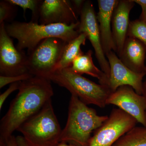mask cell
<instances>
[{"label": "cell", "instance_id": "cell-1", "mask_svg": "<svg viewBox=\"0 0 146 146\" xmlns=\"http://www.w3.org/2000/svg\"><path fill=\"white\" fill-rule=\"evenodd\" d=\"M51 82L33 76L21 82L18 94L0 124V145L13 135L23 124L39 112L54 95Z\"/></svg>", "mask_w": 146, "mask_h": 146}, {"label": "cell", "instance_id": "cell-2", "mask_svg": "<svg viewBox=\"0 0 146 146\" xmlns=\"http://www.w3.org/2000/svg\"><path fill=\"white\" fill-rule=\"evenodd\" d=\"M108 116L99 115L77 97L72 95L69 103L68 120L62 129L60 142L76 146H89L93 131L99 128Z\"/></svg>", "mask_w": 146, "mask_h": 146}, {"label": "cell", "instance_id": "cell-3", "mask_svg": "<svg viewBox=\"0 0 146 146\" xmlns=\"http://www.w3.org/2000/svg\"><path fill=\"white\" fill-rule=\"evenodd\" d=\"M79 25V21L70 25L16 21L5 25V29L10 37L18 40L17 48L20 51L27 49L29 53L44 39L50 37H57L70 42L79 35L78 31Z\"/></svg>", "mask_w": 146, "mask_h": 146}, {"label": "cell", "instance_id": "cell-4", "mask_svg": "<svg viewBox=\"0 0 146 146\" xmlns=\"http://www.w3.org/2000/svg\"><path fill=\"white\" fill-rule=\"evenodd\" d=\"M17 131L22 133L31 146H56L59 144L62 129L55 114L51 99Z\"/></svg>", "mask_w": 146, "mask_h": 146}, {"label": "cell", "instance_id": "cell-5", "mask_svg": "<svg viewBox=\"0 0 146 146\" xmlns=\"http://www.w3.org/2000/svg\"><path fill=\"white\" fill-rule=\"evenodd\" d=\"M47 79L67 89L87 105L104 108L107 106V100L112 93L108 86L95 83L74 72L70 68L55 71Z\"/></svg>", "mask_w": 146, "mask_h": 146}, {"label": "cell", "instance_id": "cell-6", "mask_svg": "<svg viewBox=\"0 0 146 146\" xmlns=\"http://www.w3.org/2000/svg\"><path fill=\"white\" fill-rule=\"evenodd\" d=\"M67 43L63 39L54 37L42 41L27 54L29 72L33 76L47 79L55 72Z\"/></svg>", "mask_w": 146, "mask_h": 146}, {"label": "cell", "instance_id": "cell-7", "mask_svg": "<svg viewBox=\"0 0 146 146\" xmlns=\"http://www.w3.org/2000/svg\"><path fill=\"white\" fill-rule=\"evenodd\" d=\"M134 118L120 108L112 110L107 120L95 131L89 146H112L121 137L136 127Z\"/></svg>", "mask_w": 146, "mask_h": 146}, {"label": "cell", "instance_id": "cell-8", "mask_svg": "<svg viewBox=\"0 0 146 146\" xmlns=\"http://www.w3.org/2000/svg\"><path fill=\"white\" fill-rule=\"evenodd\" d=\"M27 56L14 46L13 40L7 32L5 23L0 25V75L19 76L29 73Z\"/></svg>", "mask_w": 146, "mask_h": 146}, {"label": "cell", "instance_id": "cell-9", "mask_svg": "<svg viewBox=\"0 0 146 146\" xmlns=\"http://www.w3.org/2000/svg\"><path fill=\"white\" fill-rule=\"evenodd\" d=\"M78 31L80 34H85L91 42L101 69L109 78L110 67L103 50L97 15L91 1H85L80 15Z\"/></svg>", "mask_w": 146, "mask_h": 146}, {"label": "cell", "instance_id": "cell-10", "mask_svg": "<svg viewBox=\"0 0 146 146\" xmlns=\"http://www.w3.org/2000/svg\"><path fill=\"white\" fill-rule=\"evenodd\" d=\"M106 104L117 106L146 128L145 99L131 86L124 85L118 88L110 95Z\"/></svg>", "mask_w": 146, "mask_h": 146}, {"label": "cell", "instance_id": "cell-11", "mask_svg": "<svg viewBox=\"0 0 146 146\" xmlns=\"http://www.w3.org/2000/svg\"><path fill=\"white\" fill-rule=\"evenodd\" d=\"M106 57L110 67L108 87L111 93L120 86L127 85L132 87L137 94L143 95V78L146 74L135 72L128 68L113 51L108 53Z\"/></svg>", "mask_w": 146, "mask_h": 146}, {"label": "cell", "instance_id": "cell-12", "mask_svg": "<svg viewBox=\"0 0 146 146\" xmlns=\"http://www.w3.org/2000/svg\"><path fill=\"white\" fill-rule=\"evenodd\" d=\"M78 17L71 1L44 0L40 8L39 22L42 25L60 24L70 25L79 21Z\"/></svg>", "mask_w": 146, "mask_h": 146}, {"label": "cell", "instance_id": "cell-13", "mask_svg": "<svg viewBox=\"0 0 146 146\" xmlns=\"http://www.w3.org/2000/svg\"><path fill=\"white\" fill-rule=\"evenodd\" d=\"M135 3L132 0H119L113 11L112 33L118 56L121 53L127 37L130 22L129 14Z\"/></svg>", "mask_w": 146, "mask_h": 146}, {"label": "cell", "instance_id": "cell-14", "mask_svg": "<svg viewBox=\"0 0 146 146\" xmlns=\"http://www.w3.org/2000/svg\"><path fill=\"white\" fill-rule=\"evenodd\" d=\"M119 0H98V12L97 18L98 23L101 41L106 56L116 48L112 36V18L114 9Z\"/></svg>", "mask_w": 146, "mask_h": 146}, {"label": "cell", "instance_id": "cell-15", "mask_svg": "<svg viewBox=\"0 0 146 146\" xmlns=\"http://www.w3.org/2000/svg\"><path fill=\"white\" fill-rule=\"evenodd\" d=\"M146 47L142 42L136 38L127 36L118 57L133 72L146 74Z\"/></svg>", "mask_w": 146, "mask_h": 146}, {"label": "cell", "instance_id": "cell-16", "mask_svg": "<svg viewBox=\"0 0 146 146\" xmlns=\"http://www.w3.org/2000/svg\"><path fill=\"white\" fill-rule=\"evenodd\" d=\"M93 51L89 50L80 55L73 61L70 69L74 72L82 75H89L98 80L100 84L108 86V78L102 70L95 65L92 58Z\"/></svg>", "mask_w": 146, "mask_h": 146}, {"label": "cell", "instance_id": "cell-17", "mask_svg": "<svg viewBox=\"0 0 146 146\" xmlns=\"http://www.w3.org/2000/svg\"><path fill=\"white\" fill-rule=\"evenodd\" d=\"M86 39L85 34L80 33L77 37L67 43L55 71L70 67L73 61L78 56L83 53L81 46L85 44Z\"/></svg>", "mask_w": 146, "mask_h": 146}, {"label": "cell", "instance_id": "cell-18", "mask_svg": "<svg viewBox=\"0 0 146 146\" xmlns=\"http://www.w3.org/2000/svg\"><path fill=\"white\" fill-rule=\"evenodd\" d=\"M112 146H146V137L135 127L125 134Z\"/></svg>", "mask_w": 146, "mask_h": 146}, {"label": "cell", "instance_id": "cell-19", "mask_svg": "<svg viewBox=\"0 0 146 146\" xmlns=\"http://www.w3.org/2000/svg\"><path fill=\"white\" fill-rule=\"evenodd\" d=\"M7 1L15 6L20 7L23 9L24 16L27 9L32 11L31 22L38 23L39 22L40 8L42 0H7Z\"/></svg>", "mask_w": 146, "mask_h": 146}, {"label": "cell", "instance_id": "cell-20", "mask_svg": "<svg viewBox=\"0 0 146 146\" xmlns=\"http://www.w3.org/2000/svg\"><path fill=\"white\" fill-rule=\"evenodd\" d=\"M127 36L133 37L146 47V24L140 19L130 21Z\"/></svg>", "mask_w": 146, "mask_h": 146}, {"label": "cell", "instance_id": "cell-21", "mask_svg": "<svg viewBox=\"0 0 146 146\" xmlns=\"http://www.w3.org/2000/svg\"><path fill=\"white\" fill-rule=\"evenodd\" d=\"M16 6L9 2L7 0L0 1V25L5 22H12L16 15Z\"/></svg>", "mask_w": 146, "mask_h": 146}, {"label": "cell", "instance_id": "cell-22", "mask_svg": "<svg viewBox=\"0 0 146 146\" xmlns=\"http://www.w3.org/2000/svg\"><path fill=\"white\" fill-rule=\"evenodd\" d=\"M33 76V75L27 73L19 76H5L0 75V89L8 84L23 81Z\"/></svg>", "mask_w": 146, "mask_h": 146}, {"label": "cell", "instance_id": "cell-23", "mask_svg": "<svg viewBox=\"0 0 146 146\" xmlns=\"http://www.w3.org/2000/svg\"><path fill=\"white\" fill-rule=\"evenodd\" d=\"M21 82H19L11 84L8 89L0 95V110H1L3 104L9 95L14 91L19 89Z\"/></svg>", "mask_w": 146, "mask_h": 146}, {"label": "cell", "instance_id": "cell-24", "mask_svg": "<svg viewBox=\"0 0 146 146\" xmlns=\"http://www.w3.org/2000/svg\"><path fill=\"white\" fill-rule=\"evenodd\" d=\"M86 1L84 0H72L71 3L74 10L78 16H80L82 10Z\"/></svg>", "mask_w": 146, "mask_h": 146}, {"label": "cell", "instance_id": "cell-25", "mask_svg": "<svg viewBox=\"0 0 146 146\" xmlns=\"http://www.w3.org/2000/svg\"><path fill=\"white\" fill-rule=\"evenodd\" d=\"M0 146H17L16 137L12 135L8 138L4 143L0 145Z\"/></svg>", "mask_w": 146, "mask_h": 146}, {"label": "cell", "instance_id": "cell-26", "mask_svg": "<svg viewBox=\"0 0 146 146\" xmlns=\"http://www.w3.org/2000/svg\"><path fill=\"white\" fill-rule=\"evenodd\" d=\"M17 146H31L22 136H18L16 137Z\"/></svg>", "mask_w": 146, "mask_h": 146}, {"label": "cell", "instance_id": "cell-27", "mask_svg": "<svg viewBox=\"0 0 146 146\" xmlns=\"http://www.w3.org/2000/svg\"><path fill=\"white\" fill-rule=\"evenodd\" d=\"M142 11L139 19L146 24V6H141Z\"/></svg>", "mask_w": 146, "mask_h": 146}, {"label": "cell", "instance_id": "cell-28", "mask_svg": "<svg viewBox=\"0 0 146 146\" xmlns=\"http://www.w3.org/2000/svg\"><path fill=\"white\" fill-rule=\"evenodd\" d=\"M133 2L138 4L139 5L146 6V0H132Z\"/></svg>", "mask_w": 146, "mask_h": 146}, {"label": "cell", "instance_id": "cell-29", "mask_svg": "<svg viewBox=\"0 0 146 146\" xmlns=\"http://www.w3.org/2000/svg\"><path fill=\"white\" fill-rule=\"evenodd\" d=\"M140 132L145 137H146V128L144 127H139Z\"/></svg>", "mask_w": 146, "mask_h": 146}, {"label": "cell", "instance_id": "cell-30", "mask_svg": "<svg viewBox=\"0 0 146 146\" xmlns=\"http://www.w3.org/2000/svg\"><path fill=\"white\" fill-rule=\"evenodd\" d=\"M56 146H76L72 144H68L67 143L65 142H60L59 144H58Z\"/></svg>", "mask_w": 146, "mask_h": 146}, {"label": "cell", "instance_id": "cell-31", "mask_svg": "<svg viewBox=\"0 0 146 146\" xmlns=\"http://www.w3.org/2000/svg\"><path fill=\"white\" fill-rule=\"evenodd\" d=\"M143 95L145 97L146 102V80L143 84Z\"/></svg>", "mask_w": 146, "mask_h": 146}]
</instances>
